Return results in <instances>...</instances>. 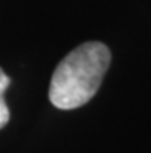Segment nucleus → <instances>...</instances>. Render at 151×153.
<instances>
[{
    "instance_id": "f03ea898",
    "label": "nucleus",
    "mask_w": 151,
    "mask_h": 153,
    "mask_svg": "<svg viewBox=\"0 0 151 153\" xmlns=\"http://www.w3.org/2000/svg\"><path fill=\"white\" fill-rule=\"evenodd\" d=\"M10 122V108L5 102V97H0V128Z\"/></svg>"
},
{
    "instance_id": "f257e3e1",
    "label": "nucleus",
    "mask_w": 151,
    "mask_h": 153,
    "mask_svg": "<svg viewBox=\"0 0 151 153\" xmlns=\"http://www.w3.org/2000/svg\"><path fill=\"white\" fill-rule=\"evenodd\" d=\"M111 64V51L102 42H85L56 67L49 101L60 110H74L90 102L100 88Z\"/></svg>"
},
{
    "instance_id": "7ed1b4c3",
    "label": "nucleus",
    "mask_w": 151,
    "mask_h": 153,
    "mask_svg": "<svg viewBox=\"0 0 151 153\" xmlns=\"http://www.w3.org/2000/svg\"><path fill=\"white\" fill-rule=\"evenodd\" d=\"M10 84H11L10 76H8L5 71L0 68V97L5 96V91H6V88L10 87Z\"/></svg>"
}]
</instances>
